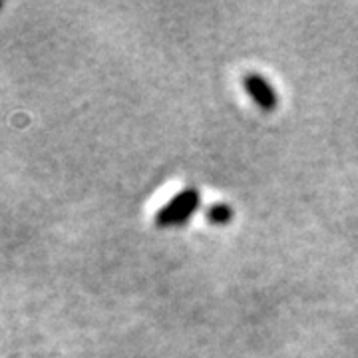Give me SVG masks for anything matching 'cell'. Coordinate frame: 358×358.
<instances>
[{
    "label": "cell",
    "instance_id": "obj_1",
    "mask_svg": "<svg viewBox=\"0 0 358 358\" xmlns=\"http://www.w3.org/2000/svg\"><path fill=\"white\" fill-rule=\"evenodd\" d=\"M201 203V195L195 187H185L179 192L169 203H166L155 213V225L157 227H179L185 225L197 207Z\"/></svg>",
    "mask_w": 358,
    "mask_h": 358
},
{
    "label": "cell",
    "instance_id": "obj_2",
    "mask_svg": "<svg viewBox=\"0 0 358 358\" xmlns=\"http://www.w3.org/2000/svg\"><path fill=\"white\" fill-rule=\"evenodd\" d=\"M241 84H243L245 92L249 94V98H251L261 110L273 112V110L279 106V96H277L275 88L268 84V80L265 76H261V74H257V72H249V74H245L243 76Z\"/></svg>",
    "mask_w": 358,
    "mask_h": 358
},
{
    "label": "cell",
    "instance_id": "obj_3",
    "mask_svg": "<svg viewBox=\"0 0 358 358\" xmlns=\"http://www.w3.org/2000/svg\"><path fill=\"white\" fill-rule=\"evenodd\" d=\"M233 209H231L227 203H213L207 207V213H205V217L209 223H213V225H227L231 219H233Z\"/></svg>",
    "mask_w": 358,
    "mask_h": 358
},
{
    "label": "cell",
    "instance_id": "obj_4",
    "mask_svg": "<svg viewBox=\"0 0 358 358\" xmlns=\"http://www.w3.org/2000/svg\"><path fill=\"white\" fill-rule=\"evenodd\" d=\"M0 8H2V4H0Z\"/></svg>",
    "mask_w": 358,
    "mask_h": 358
}]
</instances>
